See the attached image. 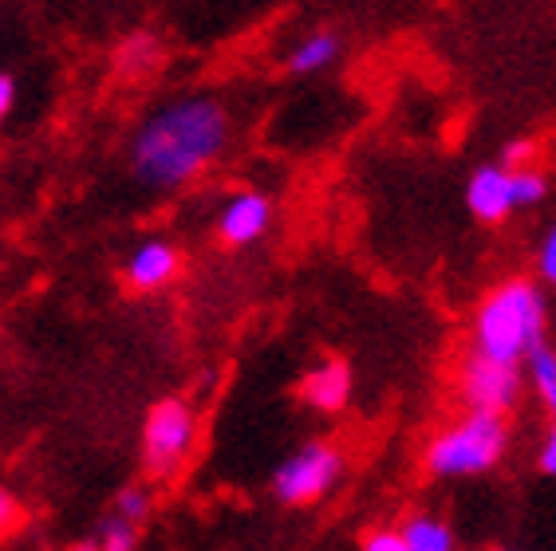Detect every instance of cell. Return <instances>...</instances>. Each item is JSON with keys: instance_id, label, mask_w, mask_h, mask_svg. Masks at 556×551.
Masks as SVG:
<instances>
[{"instance_id": "8", "label": "cell", "mask_w": 556, "mask_h": 551, "mask_svg": "<svg viewBox=\"0 0 556 551\" xmlns=\"http://www.w3.org/2000/svg\"><path fill=\"white\" fill-rule=\"evenodd\" d=\"M178 272H182V248L166 236H150V241L135 244L123 260V280L130 292H159V287L174 284Z\"/></svg>"}, {"instance_id": "4", "label": "cell", "mask_w": 556, "mask_h": 551, "mask_svg": "<svg viewBox=\"0 0 556 551\" xmlns=\"http://www.w3.org/2000/svg\"><path fill=\"white\" fill-rule=\"evenodd\" d=\"M198 441V413L182 394L150 402L142 418V473L150 480H174L186 469Z\"/></svg>"}, {"instance_id": "2", "label": "cell", "mask_w": 556, "mask_h": 551, "mask_svg": "<svg viewBox=\"0 0 556 551\" xmlns=\"http://www.w3.org/2000/svg\"><path fill=\"white\" fill-rule=\"evenodd\" d=\"M545 331H548L545 292H541L536 280L514 276V280H502L493 292H485V299L478 304L470 323V350L525 371L529 355L548 343Z\"/></svg>"}, {"instance_id": "17", "label": "cell", "mask_w": 556, "mask_h": 551, "mask_svg": "<svg viewBox=\"0 0 556 551\" xmlns=\"http://www.w3.org/2000/svg\"><path fill=\"white\" fill-rule=\"evenodd\" d=\"M548 197V178L541 170H521L514 174V202L517 209H533Z\"/></svg>"}, {"instance_id": "3", "label": "cell", "mask_w": 556, "mask_h": 551, "mask_svg": "<svg viewBox=\"0 0 556 551\" xmlns=\"http://www.w3.org/2000/svg\"><path fill=\"white\" fill-rule=\"evenodd\" d=\"M509 453V422L497 413H462L458 422L430 437L422 449V465L430 477L458 480V477H482L490 469L502 465Z\"/></svg>"}, {"instance_id": "15", "label": "cell", "mask_w": 556, "mask_h": 551, "mask_svg": "<svg viewBox=\"0 0 556 551\" xmlns=\"http://www.w3.org/2000/svg\"><path fill=\"white\" fill-rule=\"evenodd\" d=\"M96 543L103 551H139V524H130V520L108 512V516L99 520Z\"/></svg>"}, {"instance_id": "22", "label": "cell", "mask_w": 556, "mask_h": 551, "mask_svg": "<svg viewBox=\"0 0 556 551\" xmlns=\"http://www.w3.org/2000/svg\"><path fill=\"white\" fill-rule=\"evenodd\" d=\"M12 106H16V79L0 67V127H4V118L12 115Z\"/></svg>"}, {"instance_id": "7", "label": "cell", "mask_w": 556, "mask_h": 551, "mask_svg": "<svg viewBox=\"0 0 556 551\" xmlns=\"http://www.w3.org/2000/svg\"><path fill=\"white\" fill-rule=\"evenodd\" d=\"M273 225V197L265 190H237L217 209L214 233L225 248H249L268 233Z\"/></svg>"}, {"instance_id": "14", "label": "cell", "mask_w": 556, "mask_h": 551, "mask_svg": "<svg viewBox=\"0 0 556 551\" xmlns=\"http://www.w3.org/2000/svg\"><path fill=\"white\" fill-rule=\"evenodd\" d=\"M525 386L536 394L541 410L556 422V347L545 343L541 350L529 355V362H525Z\"/></svg>"}, {"instance_id": "23", "label": "cell", "mask_w": 556, "mask_h": 551, "mask_svg": "<svg viewBox=\"0 0 556 551\" xmlns=\"http://www.w3.org/2000/svg\"><path fill=\"white\" fill-rule=\"evenodd\" d=\"M16 520H21V504H16V497H12L9 488H0V536H4Z\"/></svg>"}, {"instance_id": "21", "label": "cell", "mask_w": 556, "mask_h": 551, "mask_svg": "<svg viewBox=\"0 0 556 551\" xmlns=\"http://www.w3.org/2000/svg\"><path fill=\"white\" fill-rule=\"evenodd\" d=\"M536 469L545 477H556V422H548L545 437H541V449H536Z\"/></svg>"}, {"instance_id": "24", "label": "cell", "mask_w": 556, "mask_h": 551, "mask_svg": "<svg viewBox=\"0 0 556 551\" xmlns=\"http://www.w3.org/2000/svg\"><path fill=\"white\" fill-rule=\"evenodd\" d=\"M67 551H103V548H99V543H96V536H87V540H75Z\"/></svg>"}, {"instance_id": "16", "label": "cell", "mask_w": 556, "mask_h": 551, "mask_svg": "<svg viewBox=\"0 0 556 551\" xmlns=\"http://www.w3.org/2000/svg\"><path fill=\"white\" fill-rule=\"evenodd\" d=\"M150 509H154V497H150L147 485H123L115 492V500H111V512L130 520V524H139V528H142V520L150 516Z\"/></svg>"}, {"instance_id": "9", "label": "cell", "mask_w": 556, "mask_h": 551, "mask_svg": "<svg viewBox=\"0 0 556 551\" xmlns=\"http://www.w3.org/2000/svg\"><path fill=\"white\" fill-rule=\"evenodd\" d=\"M352 390H355L352 367L343 359H336V355H328V359H320L316 367H308L296 382L300 402L312 406L316 413H340L343 406L352 402Z\"/></svg>"}, {"instance_id": "1", "label": "cell", "mask_w": 556, "mask_h": 551, "mask_svg": "<svg viewBox=\"0 0 556 551\" xmlns=\"http://www.w3.org/2000/svg\"><path fill=\"white\" fill-rule=\"evenodd\" d=\"M233 142V115L217 95L154 106L127 142V170L150 193H178L214 170Z\"/></svg>"}, {"instance_id": "13", "label": "cell", "mask_w": 556, "mask_h": 551, "mask_svg": "<svg viewBox=\"0 0 556 551\" xmlns=\"http://www.w3.org/2000/svg\"><path fill=\"white\" fill-rule=\"evenodd\" d=\"M399 528L407 536L410 551H458L454 528H450L442 516H434V512H410Z\"/></svg>"}, {"instance_id": "18", "label": "cell", "mask_w": 556, "mask_h": 551, "mask_svg": "<svg viewBox=\"0 0 556 551\" xmlns=\"http://www.w3.org/2000/svg\"><path fill=\"white\" fill-rule=\"evenodd\" d=\"M536 158H541V146H536V138H514V142H505V150H502V166L509 174L536 170Z\"/></svg>"}, {"instance_id": "19", "label": "cell", "mask_w": 556, "mask_h": 551, "mask_svg": "<svg viewBox=\"0 0 556 551\" xmlns=\"http://www.w3.org/2000/svg\"><path fill=\"white\" fill-rule=\"evenodd\" d=\"M359 551H410L403 528H391V524H379V528H367Z\"/></svg>"}, {"instance_id": "10", "label": "cell", "mask_w": 556, "mask_h": 551, "mask_svg": "<svg viewBox=\"0 0 556 551\" xmlns=\"http://www.w3.org/2000/svg\"><path fill=\"white\" fill-rule=\"evenodd\" d=\"M466 209L473 213V221L482 225H502L509 213L517 209L514 202V174L505 170L502 162L478 166L466 181Z\"/></svg>"}, {"instance_id": "11", "label": "cell", "mask_w": 556, "mask_h": 551, "mask_svg": "<svg viewBox=\"0 0 556 551\" xmlns=\"http://www.w3.org/2000/svg\"><path fill=\"white\" fill-rule=\"evenodd\" d=\"M162 64V36L154 28H130L127 36H118L115 52H111V67L118 79H142Z\"/></svg>"}, {"instance_id": "5", "label": "cell", "mask_w": 556, "mask_h": 551, "mask_svg": "<svg viewBox=\"0 0 556 551\" xmlns=\"http://www.w3.org/2000/svg\"><path fill=\"white\" fill-rule=\"evenodd\" d=\"M343 449L336 441H304L296 453H289L273 469V497L289 509L316 504L340 485L343 477Z\"/></svg>"}, {"instance_id": "25", "label": "cell", "mask_w": 556, "mask_h": 551, "mask_svg": "<svg viewBox=\"0 0 556 551\" xmlns=\"http://www.w3.org/2000/svg\"><path fill=\"white\" fill-rule=\"evenodd\" d=\"M497 551H517V548H497Z\"/></svg>"}, {"instance_id": "20", "label": "cell", "mask_w": 556, "mask_h": 551, "mask_svg": "<svg viewBox=\"0 0 556 551\" xmlns=\"http://www.w3.org/2000/svg\"><path fill=\"white\" fill-rule=\"evenodd\" d=\"M536 276L556 292V225H548V233L536 244Z\"/></svg>"}, {"instance_id": "6", "label": "cell", "mask_w": 556, "mask_h": 551, "mask_svg": "<svg viewBox=\"0 0 556 551\" xmlns=\"http://www.w3.org/2000/svg\"><path fill=\"white\" fill-rule=\"evenodd\" d=\"M458 398L466 406V413H497V418H509L525 394V371L521 367H505V362H493L485 355H466L458 362Z\"/></svg>"}, {"instance_id": "12", "label": "cell", "mask_w": 556, "mask_h": 551, "mask_svg": "<svg viewBox=\"0 0 556 551\" xmlns=\"http://www.w3.org/2000/svg\"><path fill=\"white\" fill-rule=\"evenodd\" d=\"M340 52H343L340 33L316 28V33L300 36V40L292 43L289 55H285V67H289V75H316V72H324V67H332L336 60H340Z\"/></svg>"}]
</instances>
